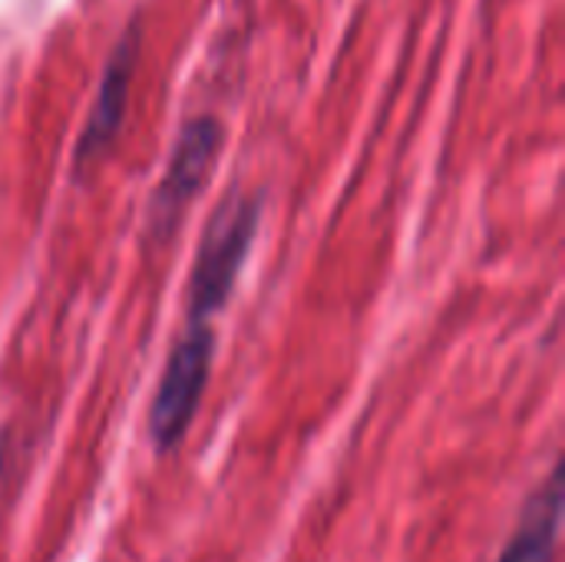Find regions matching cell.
Returning a JSON list of instances; mask_svg holds the SVG:
<instances>
[{
	"mask_svg": "<svg viewBox=\"0 0 565 562\" xmlns=\"http://www.w3.org/2000/svg\"><path fill=\"white\" fill-rule=\"evenodd\" d=\"M215 338L209 321H189L185 335L172 348L166 371L159 378L152 407H149V437L156 450H175L185 437V431L195 421V411L202 404L209 371H212Z\"/></svg>",
	"mask_w": 565,
	"mask_h": 562,
	"instance_id": "obj_1",
	"label": "cell"
},
{
	"mask_svg": "<svg viewBox=\"0 0 565 562\" xmlns=\"http://www.w3.org/2000/svg\"><path fill=\"white\" fill-rule=\"evenodd\" d=\"M258 209L245 195H228L218 212L212 215L202 248L192 265V288H189V321H209L228 298L238 268L252 248Z\"/></svg>",
	"mask_w": 565,
	"mask_h": 562,
	"instance_id": "obj_2",
	"label": "cell"
},
{
	"mask_svg": "<svg viewBox=\"0 0 565 562\" xmlns=\"http://www.w3.org/2000/svg\"><path fill=\"white\" fill-rule=\"evenodd\" d=\"M218 146H222V126L212 116H199L179 132L166 176L152 199V222L159 229H169L182 215L189 199L202 189L218 156Z\"/></svg>",
	"mask_w": 565,
	"mask_h": 562,
	"instance_id": "obj_3",
	"label": "cell"
},
{
	"mask_svg": "<svg viewBox=\"0 0 565 562\" xmlns=\"http://www.w3.org/2000/svg\"><path fill=\"white\" fill-rule=\"evenodd\" d=\"M139 53V30L136 23L122 33L119 46L113 50V60L106 63L103 83L96 89L93 109L86 116V126L79 132L76 142V169H89L99 162V156L113 146L122 116H126V103H129V83H132V70H136V56Z\"/></svg>",
	"mask_w": 565,
	"mask_h": 562,
	"instance_id": "obj_4",
	"label": "cell"
},
{
	"mask_svg": "<svg viewBox=\"0 0 565 562\" xmlns=\"http://www.w3.org/2000/svg\"><path fill=\"white\" fill-rule=\"evenodd\" d=\"M563 530V470L556 467L550 480L526 500L516 533L507 540L497 562H556Z\"/></svg>",
	"mask_w": 565,
	"mask_h": 562,
	"instance_id": "obj_5",
	"label": "cell"
},
{
	"mask_svg": "<svg viewBox=\"0 0 565 562\" xmlns=\"http://www.w3.org/2000/svg\"><path fill=\"white\" fill-rule=\"evenodd\" d=\"M3 470H7V441L0 434V480H3Z\"/></svg>",
	"mask_w": 565,
	"mask_h": 562,
	"instance_id": "obj_6",
	"label": "cell"
}]
</instances>
